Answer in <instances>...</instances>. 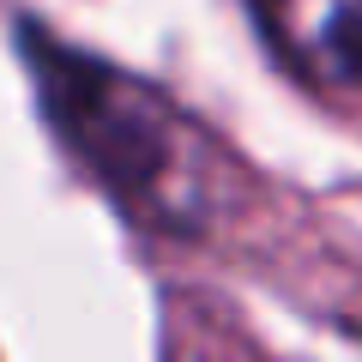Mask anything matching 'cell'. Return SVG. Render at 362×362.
Instances as JSON below:
<instances>
[{"mask_svg":"<svg viewBox=\"0 0 362 362\" xmlns=\"http://www.w3.org/2000/svg\"><path fill=\"white\" fill-rule=\"evenodd\" d=\"M25 54L54 133L133 223L163 235H206L230 211V151L175 97L37 30L25 37Z\"/></svg>","mask_w":362,"mask_h":362,"instance_id":"6da1fadb","label":"cell"},{"mask_svg":"<svg viewBox=\"0 0 362 362\" xmlns=\"http://www.w3.org/2000/svg\"><path fill=\"white\" fill-rule=\"evenodd\" d=\"M272 54L326 90H362V0H247Z\"/></svg>","mask_w":362,"mask_h":362,"instance_id":"7a4b0ae2","label":"cell"}]
</instances>
